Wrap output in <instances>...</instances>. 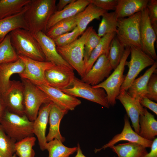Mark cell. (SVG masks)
I'll use <instances>...</instances> for the list:
<instances>
[{
  "label": "cell",
  "mask_w": 157,
  "mask_h": 157,
  "mask_svg": "<svg viewBox=\"0 0 157 157\" xmlns=\"http://www.w3.org/2000/svg\"><path fill=\"white\" fill-rule=\"evenodd\" d=\"M150 152L144 157H157V138L153 140Z\"/></svg>",
  "instance_id": "cell-44"
},
{
  "label": "cell",
  "mask_w": 157,
  "mask_h": 157,
  "mask_svg": "<svg viewBox=\"0 0 157 157\" xmlns=\"http://www.w3.org/2000/svg\"><path fill=\"white\" fill-rule=\"evenodd\" d=\"M9 34L12 45L18 55L38 61H46L38 42L29 30L18 28Z\"/></svg>",
  "instance_id": "cell-2"
},
{
  "label": "cell",
  "mask_w": 157,
  "mask_h": 157,
  "mask_svg": "<svg viewBox=\"0 0 157 157\" xmlns=\"http://www.w3.org/2000/svg\"><path fill=\"white\" fill-rule=\"evenodd\" d=\"M157 63L155 62L143 75L133 81L127 90L129 95L138 101L145 97L148 82L151 75L157 70Z\"/></svg>",
  "instance_id": "cell-24"
},
{
  "label": "cell",
  "mask_w": 157,
  "mask_h": 157,
  "mask_svg": "<svg viewBox=\"0 0 157 157\" xmlns=\"http://www.w3.org/2000/svg\"><path fill=\"white\" fill-rule=\"evenodd\" d=\"M81 35L80 31L76 26L72 31L59 36L53 40L56 47H62L73 42Z\"/></svg>",
  "instance_id": "cell-39"
},
{
  "label": "cell",
  "mask_w": 157,
  "mask_h": 157,
  "mask_svg": "<svg viewBox=\"0 0 157 157\" xmlns=\"http://www.w3.org/2000/svg\"><path fill=\"white\" fill-rule=\"evenodd\" d=\"M118 157H144L148 153L146 148L136 143L129 142L109 147Z\"/></svg>",
  "instance_id": "cell-28"
},
{
  "label": "cell",
  "mask_w": 157,
  "mask_h": 157,
  "mask_svg": "<svg viewBox=\"0 0 157 157\" xmlns=\"http://www.w3.org/2000/svg\"><path fill=\"white\" fill-rule=\"evenodd\" d=\"M106 11L90 3L84 10L77 14V26L81 35L86 30L90 22L94 19H100V17Z\"/></svg>",
  "instance_id": "cell-26"
},
{
  "label": "cell",
  "mask_w": 157,
  "mask_h": 157,
  "mask_svg": "<svg viewBox=\"0 0 157 157\" xmlns=\"http://www.w3.org/2000/svg\"><path fill=\"white\" fill-rule=\"evenodd\" d=\"M76 0H60L56 5V11H60L67 6L75 1Z\"/></svg>",
  "instance_id": "cell-45"
},
{
  "label": "cell",
  "mask_w": 157,
  "mask_h": 157,
  "mask_svg": "<svg viewBox=\"0 0 157 157\" xmlns=\"http://www.w3.org/2000/svg\"><path fill=\"white\" fill-rule=\"evenodd\" d=\"M0 157H3L0 154Z\"/></svg>",
  "instance_id": "cell-49"
},
{
  "label": "cell",
  "mask_w": 157,
  "mask_h": 157,
  "mask_svg": "<svg viewBox=\"0 0 157 157\" xmlns=\"http://www.w3.org/2000/svg\"><path fill=\"white\" fill-rule=\"evenodd\" d=\"M24 68V63L19 58L14 62L0 64V95H3L8 88L11 76L22 73Z\"/></svg>",
  "instance_id": "cell-23"
},
{
  "label": "cell",
  "mask_w": 157,
  "mask_h": 157,
  "mask_svg": "<svg viewBox=\"0 0 157 157\" xmlns=\"http://www.w3.org/2000/svg\"><path fill=\"white\" fill-rule=\"evenodd\" d=\"M77 26L76 15L61 20L49 28L45 33L53 39L61 35L72 31Z\"/></svg>",
  "instance_id": "cell-31"
},
{
  "label": "cell",
  "mask_w": 157,
  "mask_h": 157,
  "mask_svg": "<svg viewBox=\"0 0 157 157\" xmlns=\"http://www.w3.org/2000/svg\"><path fill=\"white\" fill-rule=\"evenodd\" d=\"M36 86L45 93L50 101L63 109L68 111L73 110L81 104V100L76 97L48 85Z\"/></svg>",
  "instance_id": "cell-15"
},
{
  "label": "cell",
  "mask_w": 157,
  "mask_h": 157,
  "mask_svg": "<svg viewBox=\"0 0 157 157\" xmlns=\"http://www.w3.org/2000/svg\"><path fill=\"white\" fill-rule=\"evenodd\" d=\"M113 69L108 55L103 54L98 58L90 69L81 78V80L92 86L97 85L110 76Z\"/></svg>",
  "instance_id": "cell-14"
},
{
  "label": "cell",
  "mask_w": 157,
  "mask_h": 157,
  "mask_svg": "<svg viewBox=\"0 0 157 157\" xmlns=\"http://www.w3.org/2000/svg\"><path fill=\"white\" fill-rule=\"evenodd\" d=\"M12 157H16V154H15Z\"/></svg>",
  "instance_id": "cell-48"
},
{
  "label": "cell",
  "mask_w": 157,
  "mask_h": 157,
  "mask_svg": "<svg viewBox=\"0 0 157 157\" xmlns=\"http://www.w3.org/2000/svg\"><path fill=\"white\" fill-rule=\"evenodd\" d=\"M36 140L33 136L25 138L15 144V154L19 157H35V153L33 149Z\"/></svg>",
  "instance_id": "cell-35"
},
{
  "label": "cell",
  "mask_w": 157,
  "mask_h": 157,
  "mask_svg": "<svg viewBox=\"0 0 157 157\" xmlns=\"http://www.w3.org/2000/svg\"><path fill=\"white\" fill-rule=\"evenodd\" d=\"M116 99L119 100L124 107L135 131L139 134L140 130L139 116L143 113L144 108L139 101L131 97L125 90L120 92Z\"/></svg>",
  "instance_id": "cell-18"
},
{
  "label": "cell",
  "mask_w": 157,
  "mask_h": 157,
  "mask_svg": "<svg viewBox=\"0 0 157 157\" xmlns=\"http://www.w3.org/2000/svg\"><path fill=\"white\" fill-rule=\"evenodd\" d=\"M101 38L93 28L90 31L84 44L83 60L85 66L92 51L98 44Z\"/></svg>",
  "instance_id": "cell-38"
},
{
  "label": "cell",
  "mask_w": 157,
  "mask_h": 157,
  "mask_svg": "<svg viewBox=\"0 0 157 157\" xmlns=\"http://www.w3.org/2000/svg\"><path fill=\"white\" fill-rule=\"evenodd\" d=\"M131 47H126L119 65L113 72L104 81L93 86L94 88H101L105 91L110 106H113L116 103V98L120 92V87L124 80L123 73L127 59L130 53Z\"/></svg>",
  "instance_id": "cell-6"
},
{
  "label": "cell",
  "mask_w": 157,
  "mask_h": 157,
  "mask_svg": "<svg viewBox=\"0 0 157 157\" xmlns=\"http://www.w3.org/2000/svg\"><path fill=\"white\" fill-rule=\"evenodd\" d=\"M92 3L97 6L107 11L115 10L117 3V0H90Z\"/></svg>",
  "instance_id": "cell-42"
},
{
  "label": "cell",
  "mask_w": 157,
  "mask_h": 157,
  "mask_svg": "<svg viewBox=\"0 0 157 157\" xmlns=\"http://www.w3.org/2000/svg\"><path fill=\"white\" fill-rule=\"evenodd\" d=\"M16 141L8 136L0 126V154L3 157H12L15 153Z\"/></svg>",
  "instance_id": "cell-37"
},
{
  "label": "cell",
  "mask_w": 157,
  "mask_h": 157,
  "mask_svg": "<svg viewBox=\"0 0 157 157\" xmlns=\"http://www.w3.org/2000/svg\"><path fill=\"white\" fill-rule=\"evenodd\" d=\"M73 69L72 67L55 65L45 72L48 85L60 90L70 87L75 77Z\"/></svg>",
  "instance_id": "cell-11"
},
{
  "label": "cell",
  "mask_w": 157,
  "mask_h": 157,
  "mask_svg": "<svg viewBox=\"0 0 157 157\" xmlns=\"http://www.w3.org/2000/svg\"><path fill=\"white\" fill-rule=\"evenodd\" d=\"M147 8L150 23L157 35V0H149Z\"/></svg>",
  "instance_id": "cell-40"
},
{
  "label": "cell",
  "mask_w": 157,
  "mask_h": 157,
  "mask_svg": "<svg viewBox=\"0 0 157 157\" xmlns=\"http://www.w3.org/2000/svg\"><path fill=\"white\" fill-rule=\"evenodd\" d=\"M90 3V0H76L61 10L56 11L48 22L47 31L59 21L75 16L84 10Z\"/></svg>",
  "instance_id": "cell-20"
},
{
  "label": "cell",
  "mask_w": 157,
  "mask_h": 157,
  "mask_svg": "<svg viewBox=\"0 0 157 157\" xmlns=\"http://www.w3.org/2000/svg\"><path fill=\"white\" fill-rule=\"evenodd\" d=\"M149 0H117L114 11L117 19L131 17L147 7Z\"/></svg>",
  "instance_id": "cell-25"
},
{
  "label": "cell",
  "mask_w": 157,
  "mask_h": 157,
  "mask_svg": "<svg viewBox=\"0 0 157 157\" xmlns=\"http://www.w3.org/2000/svg\"><path fill=\"white\" fill-rule=\"evenodd\" d=\"M31 0H0V19L20 12Z\"/></svg>",
  "instance_id": "cell-30"
},
{
  "label": "cell",
  "mask_w": 157,
  "mask_h": 157,
  "mask_svg": "<svg viewBox=\"0 0 157 157\" xmlns=\"http://www.w3.org/2000/svg\"><path fill=\"white\" fill-rule=\"evenodd\" d=\"M77 154L76 156L74 157H87L85 156L83 153L81 149L80 145L79 144H78L77 145ZM105 157H110L109 156H106Z\"/></svg>",
  "instance_id": "cell-47"
},
{
  "label": "cell",
  "mask_w": 157,
  "mask_h": 157,
  "mask_svg": "<svg viewBox=\"0 0 157 157\" xmlns=\"http://www.w3.org/2000/svg\"><path fill=\"white\" fill-rule=\"evenodd\" d=\"M142 106L145 107L157 115V104L146 97H144L139 101Z\"/></svg>",
  "instance_id": "cell-43"
},
{
  "label": "cell",
  "mask_w": 157,
  "mask_h": 157,
  "mask_svg": "<svg viewBox=\"0 0 157 157\" xmlns=\"http://www.w3.org/2000/svg\"><path fill=\"white\" fill-rule=\"evenodd\" d=\"M140 37L142 50L154 60H156L154 44L157 35L150 23L147 7L141 12Z\"/></svg>",
  "instance_id": "cell-13"
},
{
  "label": "cell",
  "mask_w": 157,
  "mask_h": 157,
  "mask_svg": "<svg viewBox=\"0 0 157 157\" xmlns=\"http://www.w3.org/2000/svg\"><path fill=\"white\" fill-rule=\"evenodd\" d=\"M131 56L130 61H126L129 69L122 85L120 92L127 91L133 81L139 73L145 68L152 65L155 62L152 58L139 48L131 47Z\"/></svg>",
  "instance_id": "cell-9"
},
{
  "label": "cell",
  "mask_w": 157,
  "mask_h": 157,
  "mask_svg": "<svg viewBox=\"0 0 157 157\" xmlns=\"http://www.w3.org/2000/svg\"><path fill=\"white\" fill-rule=\"evenodd\" d=\"M24 86L25 114L31 121L37 117L41 106L51 101L45 93L28 80L21 78Z\"/></svg>",
  "instance_id": "cell-7"
},
{
  "label": "cell",
  "mask_w": 157,
  "mask_h": 157,
  "mask_svg": "<svg viewBox=\"0 0 157 157\" xmlns=\"http://www.w3.org/2000/svg\"><path fill=\"white\" fill-rule=\"evenodd\" d=\"M19 59L13 47L9 33L0 43V64L15 62Z\"/></svg>",
  "instance_id": "cell-34"
},
{
  "label": "cell",
  "mask_w": 157,
  "mask_h": 157,
  "mask_svg": "<svg viewBox=\"0 0 157 157\" xmlns=\"http://www.w3.org/2000/svg\"><path fill=\"white\" fill-rule=\"evenodd\" d=\"M61 90L67 94L76 97L82 98L107 108H110L107 94L103 89L94 88L90 84L76 77L70 87Z\"/></svg>",
  "instance_id": "cell-8"
},
{
  "label": "cell",
  "mask_w": 157,
  "mask_h": 157,
  "mask_svg": "<svg viewBox=\"0 0 157 157\" xmlns=\"http://www.w3.org/2000/svg\"><path fill=\"white\" fill-rule=\"evenodd\" d=\"M7 109V107L2 95H0V119Z\"/></svg>",
  "instance_id": "cell-46"
},
{
  "label": "cell",
  "mask_w": 157,
  "mask_h": 157,
  "mask_svg": "<svg viewBox=\"0 0 157 157\" xmlns=\"http://www.w3.org/2000/svg\"><path fill=\"white\" fill-rule=\"evenodd\" d=\"M124 125L121 132L115 135L108 143L99 149H95L94 151L97 153L121 141H127L130 142L140 144L145 147H151L153 141L146 140L140 136L132 129L127 115L124 116Z\"/></svg>",
  "instance_id": "cell-16"
},
{
  "label": "cell",
  "mask_w": 157,
  "mask_h": 157,
  "mask_svg": "<svg viewBox=\"0 0 157 157\" xmlns=\"http://www.w3.org/2000/svg\"><path fill=\"white\" fill-rule=\"evenodd\" d=\"M33 34L40 46L46 61L52 62L56 65L72 67L58 53L56 46L53 39L42 31Z\"/></svg>",
  "instance_id": "cell-17"
},
{
  "label": "cell",
  "mask_w": 157,
  "mask_h": 157,
  "mask_svg": "<svg viewBox=\"0 0 157 157\" xmlns=\"http://www.w3.org/2000/svg\"><path fill=\"white\" fill-rule=\"evenodd\" d=\"M56 0H31L24 14V18L32 33L47 32L48 22L56 11Z\"/></svg>",
  "instance_id": "cell-1"
},
{
  "label": "cell",
  "mask_w": 157,
  "mask_h": 157,
  "mask_svg": "<svg viewBox=\"0 0 157 157\" xmlns=\"http://www.w3.org/2000/svg\"><path fill=\"white\" fill-rule=\"evenodd\" d=\"M125 48L115 36L110 44L108 58L115 69L119 65L124 53Z\"/></svg>",
  "instance_id": "cell-36"
},
{
  "label": "cell",
  "mask_w": 157,
  "mask_h": 157,
  "mask_svg": "<svg viewBox=\"0 0 157 157\" xmlns=\"http://www.w3.org/2000/svg\"><path fill=\"white\" fill-rule=\"evenodd\" d=\"M98 28V35L101 38L108 33L117 32V19L114 12L105 13Z\"/></svg>",
  "instance_id": "cell-33"
},
{
  "label": "cell",
  "mask_w": 157,
  "mask_h": 157,
  "mask_svg": "<svg viewBox=\"0 0 157 157\" xmlns=\"http://www.w3.org/2000/svg\"><path fill=\"white\" fill-rule=\"evenodd\" d=\"M141 12H139L128 18L117 19L116 36L125 47H133L141 49Z\"/></svg>",
  "instance_id": "cell-5"
},
{
  "label": "cell",
  "mask_w": 157,
  "mask_h": 157,
  "mask_svg": "<svg viewBox=\"0 0 157 157\" xmlns=\"http://www.w3.org/2000/svg\"><path fill=\"white\" fill-rule=\"evenodd\" d=\"M140 130L139 135L142 138L153 141L157 135V121L154 116L144 108L139 118Z\"/></svg>",
  "instance_id": "cell-27"
},
{
  "label": "cell",
  "mask_w": 157,
  "mask_h": 157,
  "mask_svg": "<svg viewBox=\"0 0 157 157\" xmlns=\"http://www.w3.org/2000/svg\"><path fill=\"white\" fill-rule=\"evenodd\" d=\"M28 5L25 6L20 12L0 19V43L8 34L16 29L20 28L28 30L24 18V14L28 8Z\"/></svg>",
  "instance_id": "cell-22"
},
{
  "label": "cell",
  "mask_w": 157,
  "mask_h": 157,
  "mask_svg": "<svg viewBox=\"0 0 157 157\" xmlns=\"http://www.w3.org/2000/svg\"><path fill=\"white\" fill-rule=\"evenodd\" d=\"M52 103L50 101L44 104L40 108L37 117L33 121V133L37 138L38 144L42 151L46 150L47 142L46 139V133Z\"/></svg>",
  "instance_id": "cell-19"
},
{
  "label": "cell",
  "mask_w": 157,
  "mask_h": 157,
  "mask_svg": "<svg viewBox=\"0 0 157 157\" xmlns=\"http://www.w3.org/2000/svg\"><path fill=\"white\" fill-rule=\"evenodd\" d=\"M145 97L151 100L157 101V75L156 74H152L149 79Z\"/></svg>",
  "instance_id": "cell-41"
},
{
  "label": "cell",
  "mask_w": 157,
  "mask_h": 157,
  "mask_svg": "<svg viewBox=\"0 0 157 157\" xmlns=\"http://www.w3.org/2000/svg\"><path fill=\"white\" fill-rule=\"evenodd\" d=\"M33 123L25 115L20 116L7 109L0 119V127L8 136L16 142L33 136Z\"/></svg>",
  "instance_id": "cell-3"
},
{
  "label": "cell",
  "mask_w": 157,
  "mask_h": 157,
  "mask_svg": "<svg viewBox=\"0 0 157 157\" xmlns=\"http://www.w3.org/2000/svg\"><path fill=\"white\" fill-rule=\"evenodd\" d=\"M116 36L115 33H108L101 38L100 42L92 51L85 66V75L90 69L98 58L103 54L109 55L110 46L113 39Z\"/></svg>",
  "instance_id": "cell-29"
},
{
  "label": "cell",
  "mask_w": 157,
  "mask_h": 157,
  "mask_svg": "<svg viewBox=\"0 0 157 157\" xmlns=\"http://www.w3.org/2000/svg\"><path fill=\"white\" fill-rule=\"evenodd\" d=\"M91 26L86 28L81 36L67 45L56 47L58 53L71 66L83 77L85 75V64L83 60L84 44L91 29Z\"/></svg>",
  "instance_id": "cell-4"
},
{
  "label": "cell",
  "mask_w": 157,
  "mask_h": 157,
  "mask_svg": "<svg viewBox=\"0 0 157 157\" xmlns=\"http://www.w3.org/2000/svg\"><path fill=\"white\" fill-rule=\"evenodd\" d=\"M18 57L25 66L23 71L19 74L21 78L27 79L36 85H48L45 78V72L55 64L50 62L35 60L23 56L18 55Z\"/></svg>",
  "instance_id": "cell-10"
},
{
  "label": "cell",
  "mask_w": 157,
  "mask_h": 157,
  "mask_svg": "<svg viewBox=\"0 0 157 157\" xmlns=\"http://www.w3.org/2000/svg\"><path fill=\"white\" fill-rule=\"evenodd\" d=\"M24 95V86L23 83L19 81H11L8 88L2 95L7 109L20 116L25 115Z\"/></svg>",
  "instance_id": "cell-12"
},
{
  "label": "cell",
  "mask_w": 157,
  "mask_h": 157,
  "mask_svg": "<svg viewBox=\"0 0 157 157\" xmlns=\"http://www.w3.org/2000/svg\"><path fill=\"white\" fill-rule=\"evenodd\" d=\"M77 146L67 147L56 139L48 142L46 147V150L49 153L48 157H69L77 151Z\"/></svg>",
  "instance_id": "cell-32"
},
{
  "label": "cell",
  "mask_w": 157,
  "mask_h": 157,
  "mask_svg": "<svg viewBox=\"0 0 157 157\" xmlns=\"http://www.w3.org/2000/svg\"><path fill=\"white\" fill-rule=\"evenodd\" d=\"M68 111L61 108L52 103L49 117V131L46 136L47 142L55 139H58L63 142L65 141V138L60 133V126L61 119Z\"/></svg>",
  "instance_id": "cell-21"
}]
</instances>
